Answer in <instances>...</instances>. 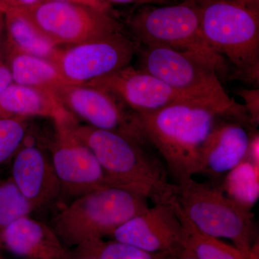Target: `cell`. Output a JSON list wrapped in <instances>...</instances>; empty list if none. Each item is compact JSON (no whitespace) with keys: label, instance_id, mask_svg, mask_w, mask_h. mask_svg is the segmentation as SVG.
Here are the masks:
<instances>
[{"label":"cell","instance_id":"7402d4cb","mask_svg":"<svg viewBox=\"0 0 259 259\" xmlns=\"http://www.w3.org/2000/svg\"><path fill=\"white\" fill-rule=\"evenodd\" d=\"M34 210L11 178L0 181V236L11 223Z\"/></svg>","mask_w":259,"mask_h":259},{"label":"cell","instance_id":"d6a6232c","mask_svg":"<svg viewBox=\"0 0 259 259\" xmlns=\"http://www.w3.org/2000/svg\"><path fill=\"white\" fill-rule=\"evenodd\" d=\"M0 259H5L4 258H3V255H2L1 253H0Z\"/></svg>","mask_w":259,"mask_h":259},{"label":"cell","instance_id":"4fadbf2b","mask_svg":"<svg viewBox=\"0 0 259 259\" xmlns=\"http://www.w3.org/2000/svg\"><path fill=\"white\" fill-rule=\"evenodd\" d=\"M86 84L112 94L136 114L156 111L177 102L198 100L180 93L147 71L131 65Z\"/></svg>","mask_w":259,"mask_h":259},{"label":"cell","instance_id":"7a4b0ae2","mask_svg":"<svg viewBox=\"0 0 259 259\" xmlns=\"http://www.w3.org/2000/svg\"><path fill=\"white\" fill-rule=\"evenodd\" d=\"M74 131L95 153L109 185L140 194L154 204L174 202L177 185L168 182L163 167L142 148L144 144L123 135L77 122Z\"/></svg>","mask_w":259,"mask_h":259},{"label":"cell","instance_id":"2e32d148","mask_svg":"<svg viewBox=\"0 0 259 259\" xmlns=\"http://www.w3.org/2000/svg\"><path fill=\"white\" fill-rule=\"evenodd\" d=\"M0 248L23 259H69V253L53 228L26 216L7 227Z\"/></svg>","mask_w":259,"mask_h":259},{"label":"cell","instance_id":"44dd1931","mask_svg":"<svg viewBox=\"0 0 259 259\" xmlns=\"http://www.w3.org/2000/svg\"><path fill=\"white\" fill-rule=\"evenodd\" d=\"M245 158L226 175L224 188L228 197L251 209L258 199V168Z\"/></svg>","mask_w":259,"mask_h":259},{"label":"cell","instance_id":"d4e9b609","mask_svg":"<svg viewBox=\"0 0 259 259\" xmlns=\"http://www.w3.org/2000/svg\"><path fill=\"white\" fill-rule=\"evenodd\" d=\"M235 93L241 96L245 101V109L250 124L258 125L259 122V90L255 89H237Z\"/></svg>","mask_w":259,"mask_h":259},{"label":"cell","instance_id":"4dcf8cb0","mask_svg":"<svg viewBox=\"0 0 259 259\" xmlns=\"http://www.w3.org/2000/svg\"><path fill=\"white\" fill-rule=\"evenodd\" d=\"M171 1V0H170ZM174 1L177 2H185V1H191V2H195V3H201V2H203L204 0H174Z\"/></svg>","mask_w":259,"mask_h":259},{"label":"cell","instance_id":"8fae6325","mask_svg":"<svg viewBox=\"0 0 259 259\" xmlns=\"http://www.w3.org/2000/svg\"><path fill=\"white\" fill-rule=\"evenodd\" d=\"M76 122H54L50 157L61 190L77 197L110 185L95 153L75 134Z\"/></svg>","mask_w":259,"mask_h":259},{"label":"cell","instance_id":"3957f363","mask_svg":"<svg viewBox=\"0 0 259 259\" xmlns=\"http://www.w3.org/2000/svg\"><path fill=\"white\" fill-rule=\"evenodd\" d=\"M201 31L211 49L231 66L237 79L259 81V0L199 3Z\"/></svg>","mask_w":259,"mask_h":259},{"label":"cell","instance_id":"ffe728a7","mask_svg":"<svg viewBox=\"0 0 259 259\" xmlns=\"http://www.w3.org/2000/svg\"><path fill=\"white\" fill-rule=\"evenodd\" d=\"M182 224L185 227V248L190 249L198 259H245L236 247L223 243L218 238L200 233L181 213L174 202Z\"/></svg>","mask_w":259,"mask_h":259},{"label":"cell","instance_id":"ac0fdd59","mask_svg":"<svg viewBox=\"0 0 259 259\" xmlns=\"http://www.w3.org/2000/svg\"><path fill=\"white\" fill-rule=\"evenodd\" d=\"M7 30V47L51 61L55 60L61 46L53 41L18 9L4 13Z\"/></svg>","mask_w":259,"mask_h":259},{"label":"cell","instance_id":"f1b7e54d","mask_svg":"<svg viewBox=\"0 0 259 259\" xmlns=\"http://www.w3.org/2000/svg\"><path fill=\"white\" fill-rule=\"evenodd\" d=\"M110 5L111 4L163 5L169 0H102Z\"/></svg>","mask_w":259,"mask_h":259},{"label":"cell","instance_id":"484cf974","mask_svg":"<svg viewBox=\"0 0 259 259\" xmlns=\"http://www.w3.org/2000/svg\"><path fill=\"white\" fill-rule=\"evenodd\" d=\"M53 1L66 2L73 4L83 5L93 9L110 14L111 5L107 4L102 0H53Z\"/></svg>","mask_w":259,"mask_h":259},{"label":"cell","instance_id":"83f0119b","mask_svg":"<svg viewBox=\"0 0 259 259\" xmlns=\"http://www.w3.org/2000/svg\"><path fill=\"white\" fill-rule=\"evenodd\" d=\"M12 83L13 81L9 67L0 58V93Z\"/></svg>","mask_w":259,"mask_h":259},{"label":"cell","instance_id":"836d02e7","mask_svg":"<svg viewBox=\"0 0 259 259\" xmlns=\"http://www.w3.org/2000/svg\"><path fill=\"white\" fill-rule=\"evenodd\" d=\"M85 259H89V258H85Z\"/></svg>","mask_w":259,"mask_h":259},{"label":"cell","instance_id":"d6986e66","mask_svg":"<svg viewBox=\"0 0 259 259\" xmlns=\"http://www.w3.org/2000/svg\"><path fill=\"white\" fill-rule=\"evenodd\" d=\"M7 53L13 83L49 90L67 83L53 61L8 47Z\"/></svg>","mask_w":259,"mask_h":259},{"label":"cell","instance_id":"603a6c76","mask_svg":"<svg viewBox=\"0 0 259 259\" xmlns=\"http://www.w3.org/2000/svg\"><path fill=\"white\" fill-rule=\"evenodd\" d=\"M29 118L0 116V166L12 159L26 141Z\"/></svg>","mask_w":259,"mask_h":259},{"label":"cell","instance_id":"ba28073f","mask_svg":"<svg viewBox=\"0 0 259 259\" xmlns=\"http://www.w3.org/2000/svg\"><path fill=\"white\" fill-rule=\"evenodd\" d=\"M59 46H72L122 31L111 15L66 2L41 0L18 9Z\"/></svg>","mask_w":259,"mask_h":259},{"label":"cell","instance_id":"8992f818","mask_svg":"<svg viewBox=\"0 0 259 259\" xmlns=\"http://www.w3.org/2000/svg\"><path fill=\"white\" fill-rule=\"evenodd\" d=\"M127 24L130 37L138 45L166 47L194 54L214 65L218 75H226V61L211 49L202 35L198 3L139 5Z\"/></svg>","mask_w":259,"mask_h":259},{"label":"cell","instance_id":"4316f807","mask_svg":"<svg viewBox=\"0 0 259 259\" xmlns=\"http://www.w3.org/2000/svg\"><path fill=\"white\" fill-rule=\"evenodd\" d=\"M40 1L41 0H0V10L4 13L10 9L28 8Z\"/></svg>","mask_w":259,"mask_h":259},{"label":"cell","instance_id":"52a82bcc","mask_svg":"<svg viewBox=\"0 0 259 259\" xmlns=\"http://www.w3.org/2000/svg\"><path fill=\"white\" fill-rule=\"evenodd\" d=\"M137 45L140 69L187 96L228 108L239 106L228 96L214 65L190 53L169 48Z\"/></svg>","mask_w":259,"mask_h":259},{"label":"cell","instance_id":"1f68e13d","mask_svg":"<svg viewBox=\"0 0 259 259\" xmlns=\"http://www.w3.org/2000/svg\"><path fill=\"white\" fill-rule=\"evenodd\" d=\"M3 12H2V10H0V22H1V15L3 14Z\"/></svg>","mask_w":259,"mask_h":259},{"label":"cell","instance_id":"277c9868","mask_svg":"<svg viewBox=\"0 0 259 259\" xmlns=\"http://www.w3.org/2000/svg\"><path fill=\"white\" fill-rule=\"evenodd\" d=\"M148 199L119 187H102L76 197L58 213L53 229L64 245L81 249L111 236L148 208Z\"/></svg>","mask_w":259,"mask_h":259},{"label":"cell","instance_id":"5bb4252c","mask_svg":"<svg viewBox=\"0 0 259 259\" xmlns=\"http://www.w3.org/2000/svg\"><path fill=\"white\" fill-rule=\"evenodd\" d=\"M13 158L12 180L34 209L49 205L61 192L50 156L34 144L24 143Z\"/></svg>","mask_w":259,"mask_h":259},{"label":"cell","instance_id":"9c48e42d","mask_svg":"<svg viewBox=\"0 0 259 259\" xmlns=\"http://www.w3.org/2000/svg\"><path fill=\"white\" fill-rule=\"evenodd\" d=\"M136 50L134 40L121 31L61 47L53 62L66 82L86 84L131 65Z\"/></svg>","mask_w":259,"mask_h":259},{"label":"cell","instance_id":"cb8c5ba5","mask_svg":"<svg viewBox=\"0 0 259 259\" xmlns=\"http://www.w3.org/2000/svg\"><path fill=\"white\" fill-rule=\"evenodd\" d=\"M80 250L89 259H165L168 256L149 253L134 245L117 241L109 243L101 241Z\"/></svg>","mask_w":259,"mask_h":259},{"label":"cell","instance_id":"9a60e30c","mask_svg":"<svg viewBox=\"0 0 259 259\" xmlns=\"http://www.w3.org/2000/svg\"><path fill=\"white\" fill-rule=\"evenodd\" d=\"M217 120L199 150L197 174L227 175L247 158L251 135L244 125L250 121Z\"/></svg>","mask_w":259,"mask_h":259},{"label":"cell","instance_id":"30bf717a","mask_svg":"<svg viewBox=\"0 0 259 259\" xmlns=\"http://www.w3.org/2000/svg\"><path fill=\"white\" fill-rule=\"evenodd\" d=\"M63 106L95 128L146 142L139 118L112 94L89 84L65 83L51 90Z\"/></svg>","mask_w":259,"mask_h":259},{"label":"cell","instance_id":"6da1fadb","mask_svg":"<svg viewBox=\"0 0 259 259\" xmlns=\"http://www.w3.org/2000/svg\"><path fill=\"white\" fill-rule=\"evenodd\" d=\"M244 112L241 105L228 108L190 100L136 115L146 142L158 150L175 185H180L197 175L199 150L216 120Z\"/></svg>","mask_w":259,"mask_h":259},{"label":"cell","instance_id":"5b68a950","mask_svg":"<svg viewBox=\"0 0 259 259\" xmlns=\"http://www.w3.org/2000/svg\"><path fill=\"white\" fill-rule=\"evenodd\" d=\"M174 202L200 233L227 238L245 259H256L254 214L224 191L192 178L177 185Z\"/></svg>","mask_w":259,"mask_h":259},{"label":"cell","instance_id":"e0dca14e","mask_svg":"<svg viewBox=\"0 0 259 259\" xmlns=\"http://www.w3.org/2000/svg\"><path fill=\"white\" fill-rule=\"evenodd\" d=\"M0 116L47 117L53 122L76 119L51 90L15 83L0 93Z\"/></svg>","mask_w":259,"mask_h":259},{"label":"cell","instance_id":"f546056e","mask_svg":"<svg viewBox=\"0 0 259 259\" xmlns=\"http://www.w3.org/2000/svg\"><path fill=\"white\" fill-rule=\"evenodd\" d=\"M166 259H198L190 249L184 248L175 255H168Z\"/></svg>","mask_w":259,"mask_h":259},{"label":"cell","instance_id":"7c38bea8","mask_svg":"<svg viewBox=\"0 0 259 259\" xmlns=\"http://www.w3.org/2000/svg\"><path fill=\"white\" fill-rule=\"evenodd\" d=\"M111 236L154 254L175 255L185 248V227L174 202L148 207L121 225Z\"/></svg>","mask_w":259,"mask_h":259}]
</instances>
